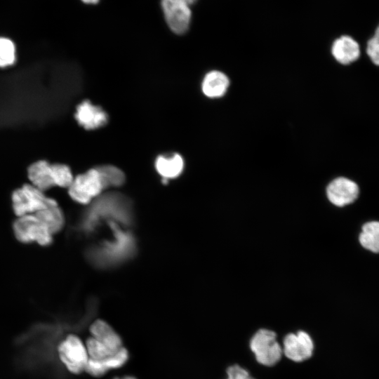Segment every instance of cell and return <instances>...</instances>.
Here are the masks:
<instances>
[{
	"label": "cell",
	"instance_id": "cb8c5ba5",
	"mask_svg": "<svg viewBox=\"0 0 379 379\" xmlns=\"http://www.w3.org/2000/svg\"><path fill=\"white\" fill-rule=\"evenodd\" d=\"M180 1H181L182 2L190 6L191 5L194 4L197 0H180Z\"/></svg>",
	"mask_w": 379,
	"mask_h": 379
},
{
	"label": "cell",
	"instance_id": "3957f363",
	"mask_svg": "<svg viewBox=\"0 0 379 379\" xmlns=\"http://www.w3.org/2000/svg\"><path fill=\"white\" fill-rule=\"evenodd\" d=\"M276 337L275 332L265 328L258 330L253 335L250 348L258 363L272 366L281 359L283 351Z\"/></svg>",
	"mask_w": 379,
	"mask_h": 379
},
{
	"label": "cell",
	"instance_id": "484cf974",
	"mask_svg": "<svg viewBox=\"0 0 379 379\" xmlns=\"http://www.w3.org/2000/svg\"><path fill=\"white\" fill-rule=\"evenodd\" d=\"M113 379H137V378H135L134 376L126 375L124 377H116V378H114Z\"/></svg>",
	"mask_w": 379,
	"mask_h": 379
},
{
	"label": "cell",
	"instance_id": "9a60e30c",
	"mask_svg": "<svg viewBox=\"0 0 379 379\" xmlns=\"http://www.w3.org/2000/svg\"><path fill=\"white\" fill-rule=\"evenodd\" d=\"M158 173L165 180L178 177L183 171L184 161L178 154L171 156L160 155L155 161Z\"/></svg>",
	"mask_w": 379,
	"mask_h": 379
},
{
	"label": "cell",
	"instance_id": "7a4b0ae2",
	"mask_svg": "<svg viewBox=\"0 0 379 379\" xmlns=\"http://www.w3.org/2000/svg\"><path fill=\"white\" fill-rule=\"evenodd\" d=\"M13 230L15 238L21 243L35 241L40 246H47L53 242V234L34 214L17 217L13 223Z\"/></svg>",
	"mask_w": 379,
	"mask_h": 379
},
{
	"label": "cell",
	"instance_id": "7c38bea8",
	"mask_svg": "<svg viewBox=\"0 0 379 379\" xmlns=\"http://www.w3.org/2000/svg\"><path fill=\"white\" fill-rule=\"evenodd\" d=\"M90 333L91 337L112 352H115L124 347L120 335L108 323L102 319H97L91 325Z\"/></svg>",
	"mask_w": 379,
	"mask_h": 379
},
{
	"label": "cell",
	"instance_id": "2e32d148",
	"mask_svg": "<svg viewBox=\"0 0 379 379\" xmlns=\"http://www.w3.org/2000/svg\"><path fill=\"white\" fill-rule=\"evenodd\" d=\"M53 235L59 232L64 226L65 217L58 205L48 207L34 213Z\"/></svg>",
	"mask_w": 379,
	"mask_h": 379
},
{
	"label": "cell",
	"instance_id": "d4e9b609",
	"mask_svg": "<svg viewBox=\"0 0 379 379\" xmlns=\"http://www.w3.org/2000/svg\"><path fill=\"white\" fill-rule=\"evenodd\" d=\"M84 3L88 4H95L99 2L100 0H81Z\"/></svg>",
	"mask_w": 379,
	"mask_h": 379
},
{
	"label": "cell",
	"instance_id": "ba28073f",
	"mask_svg": "<svg viewBox=\"0 0 379 379\" xmlns=\"http://www.w3.org/2000/svg\"><path fill=\"white\" fill-rule=\"evenodd\" d=\"M359 194V188L357 184L345 177L335 178L326 188L328 200L337 206H343L354 202L358 198Z\"/></svg>",
	"mask_w": 379,
	"mask_h": 379
},
{
	"label": "cell",
	"instance_id": "52a82bcc",
	"mask_svg": "<svg viewBox=\"0 0 379 379\" xmlns=\"http://www.w3.org/2000/svg\"><path fill=\"white\" fill-rule=\"evenodd\" d=\"M283 346L282 351L285 356L295 362L308 359L314 350L312 338L303 331L287 334L284 338Z\"/></svg>",
	"mask_w": 379,
	"mask_h": 379
},
{
	"label": "cell",
	"instance_id": "ac0fdd59",
	"mask_svg": "<svg viewBox=\"0 0 379 379\" xmlns=\"http://www.w3.org/2000/svg\"><path fill=\"white\" fill-rule=\"evenodd\" d=\"M102 178L105 189L109 187L121 185L125 180V175L121 170L112 165L97 166Z\"/></svg>",
	"mask_w": 379,
	"mask_h": 379
},
{
	"label": "cell",
	"instance_id": "6da1fadb",
	"mask_svg": "<svg viewBox=\"0 0 379 379\" xmlns=\"http://www.w3.org/2000/svg\"><path fill=\"white\" fill-rule=\"evenodd\" d=\"M12 208L17 217L34 214L48 207L58 205L57 201L45 195L44 192L32 184H25L15 190L11 195Z\"/></svg>",
	"mask_w": 379,
	"mask_h": 379
},
{
	"label": "cell",
	"instance_id": "8992f818",
	"mask_svg": "<svg viewBox=\"0 0 379 379\" xmlns=\"http://www.w3.org/2000/svg\"><path fill=\"white\" fill-rule=\"evenodd\" d=\"M161 8L166 22L173 32L182 34L188 30L192 18L190 6L180 0H161Z\"/></svg>",
	"mask_w": 379,
	"mask_h": 379
},
{
	"label": "cell",
	"instance_id": "9c48e42d",
	"mask_svg": "<svg viewBox=\"0 0 379 379\" xmlns=\"http://www.w3.org/2000/svg\"><path fill=\"white\" fill-rule=\"evenodd\" d=\"M74 117L78 124L86 130L100 128L108 121L107 113L89 100H84L77 105Z\"/></svg>",
	"mask_w": 379,
	"mask_h": 379
},
{
	"label": "cell",
	"instance_id": "30bf717a",
	"mask_svg": "<svg viewBox=\"0 0 379 379\" xmlns=\"http://www.w3.org/2000/svg\"><path fill=\"white\" fill-rule=\"evenodd\" d=\"M128 350L122 347L114 354L102 359H90L88 361L85 372L93 377L98 378L104 375L110 370L122 367L128 360Z\"/></svg>",
	"mask_w": 379,
	"mask_h": 379
},
{
	"label": "cell",
	"instance_id": "e0dca14e",
	"mask_svg": "<svg viewBox=\"0 0 379 379\" xmlns=\"http://www.w3.org/2000/svg\"><path fill=\"white\" fill-rule=\"evenodd\" d=\"M359 239L364 248L373 253H379V222L365 223L362 226Z\"/></svg>",
	"mask_w": 379,
	"mask_h": 379
},
{
	"label": "cell",
	"instance_id": "5bb4252c",
	"mask_svg": "<svg viewBox=\"0 0 379 379\" xmlns=\"http://www.w3.org/2000/svg\"><path fill=\"white\" fill-rule=\"evenodd\" d=\"M230 85V80L223 72L212 70L203 79L201 90L203 93L211 98L223 96Z\"/></svg>",
	"mask_w": 379,
	"mask_h": 379
},
{
	"label": "cell",
	"instance_id": "5b68a950",
	"mask_svg": "<svg viewBox=\"0 0 379 379\" xmlns=\"http://www.w3.org/2000/svg\"><path fill=\"white\" fill-rule=\"evenodd\" d=\"M69 188L72 199L80 204H88L105 190L101 175L97 167L74 178Z\"/></svg>",
	"mask_w": 379,
	"mask_h": 379
},
{
	"label": "cell",
	"instance_id": "603a6c76",
	"mask_svg": "<svg viewBox=\"0 0 379 379\" xmlns=\"http://www.w3.org/2000/svg\"><path fill=\"white\" fill-rule=\"evenodd\" d=\"M227 379H255L249 373L240 366L234 364L227 369Z\"/></svg>",
	"mask_w": 379,
	"mask_h": 379
},
{
	"label": "cell",
	"instance_id": "d6986e66",
	"mask_svg": "<svg viewBox=\"0 0 379 379\" xmlns=\"http://www.w3.org/2000/svg\"><path fill=\"white\" fill-rule=\"evenodd\" d=\"M55 185L61 187H69L74 177L69 167L62 164H51Z\"/></svg>",
	"mask_w": 379,
	"mask_h": 379
},
{
	"label": "cell",
	"instance_id": "44dd1931",
	"mask_svg": "<svg viewBox=\"0 0 379 379\" xmlns=\"http://www.w3.org/2000/svg\"><path fill=\"white\" fill-rule=\"evenodd\" d=\"M85 345L89 358L93 359H102L117 352L111 351L91 336L86 340Z\"/></svg>",
	"mask_w": 379,
	"mask_h": 379
},
{
	"label": "cell",
	"instance_id": "7402d4cb",
	"mask_svg": "<svg viewBox=\"0 0 379 379\" xmlns=\"http://www.w3.org/2000/svg\"><path fill=\"white\" fill-rule=\"evenodd\" d=\"M366 53L371 61L379 66V24L373 35L367 42Z\"/></svg>",
	"mask_w": 379,
	"mask_h": 379
},
{
	"label": "cell",
	"instance_id": "4fadbf2b",
	"mask_svg": "<svg viewBox=\"0 0 379 379\" xmlns=\"http://www.w3.org/2000/svg\"><path fill=\"white\" fill-rule=\"evenodd\" d=\"M27 175L32 185L43 192L55 186L52 166L45 160H39L31 164Z\"/></svg>",
	"mask_w": 379,
	"mask_h": 379
},
{
	"label": "cell",
	"instance_id": "277c9868",
	"mask_svg": "<svg viewBox=\"0 0 379 379\" xmlns=\"http://www.w3.org/2000/svg\"><path fill=\"white\" fill-rule=\"evenodd\" d=\"M58 354L71 373L79 374L85 371L89 357L86 345L78 336L69 335L58 346Z\"/></svg>",
	"mask_w": 379,
	"mask_h": 379
},
{
	"label": "cell",
	"instance_id": "8fae6325",
	"mask_svg": "<svg viewBox=\"0 0 379 379\" xmlns=\"http://www.w3.org/2000/svg\"><path fill=\"white\" fill-rule=\"evenodd\" d=\"M331 53L339 63L348 65L359 58L360 47L357 41L352 37L343 35L333 41L331 46Z\"/></svg>",
	"mask_w": 379,
	"mask_h": 379
},
{
	"label": "cell",
	"instance_id": "ffe728a7",
	"mask_svg": "<svg viewBox=\"0 0 379 379\" xmlns=\"http://www.w3.org/2000/svg\"><path fill=\"white\" fill-rule=\"evenodd\" d=\"M15 61V47L13 42L6 37H0V67L12 65Z\"/></svg>",
	"mask_w": 379,
	"mask_h": 379
}]
</instances>
